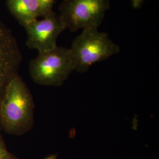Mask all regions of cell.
<instances>
[{
	"label": "cell",
	"instance_id": "30bf717a",
	"mask_svg": "<svg viewBox=\"0 0 159 159\" xmlns=\"http://www.w3.org/2000/svg\"><path fill=\"white\" fill-rule=\"evenodd\" d=\"M0 159H17L11 154L7 152L6 154H4Z\"/></svg>",
	"mask_w": 159,
	"mask_h": 159
},
{
	"label": "cell",
	"instance_id": "7a4b0ae2",
	"mask_svg": "<svg viewBox=\"0 0 159 159\" xmlns=\"http://www.w3.org/2000/svg\"><path fill=\"white\" fill-rule=\"evenodd\" d=\"M98 29L83 30L68 48L74 71L79 73L87 72L94 64L106 60L120 51V46L108 34Z\"/></svg>",
	"mask_w": 159,
	"mask_h": 159
},
{
	"label": "cell",
	"instance_id": "8992f818",
	"mask_svg": "<svg viewBox=\"0 0 159 159\" xmlns=\"http://www.w3.org/2000/svg\"><path fill=\"white\" fill-rule=\"evenodd\" d=\"M22 54L10 29L0 21V107L6 89L18 74Z\"/></svg>",
	"mask_w": 159,
	"mask_h": 159
},
{
	"label": "cell",
	"instance_id": "277c9868",
	"mask_svg": "<svg viewBox=\"0 0 159 159\" xmlns=\"http://www.w3.org/2000/svg\"><path fill=\"white\" fill-rule=\"evenodd\" d=\"M110 7V0H63L59 10L66 29L98 28Z\"/></svg>",
	"mask_w": 159,
	"mask_h": 159
},
{
	"label": "cell",
	"instance_id": "3957f363",
	"mask_svg": "<svg viewBox=\"0 0 159 159\" xmlns=\"http://www.w3.org/2000/svg\"><path fill=\"white\" fill-rule=\"evenodd\" d=\"M73 71L69 48L64 47L40 52L29 64L31 78L39 85L61 86Z\"/></svg>",
	"mask_w": 159,
	"mask_h": 159
},
{
	"label": "cell",
	"instance_id": "5b68a950",
	"mask_svg": "<svg viewBox=\"0 0 159 159\" xmlns=\"http://www.w3.org/2000/svg\"><path fill=\"white\" fill-rule=\"evenodd\" d=\"M27 33L26 45L39 52L55 48L60 34L66 29L59 14L52 11L41 20H35L23 26Z\"/></svg>",
	"mask_w": 159,
	"mask_h": 159
},
{
	"label": "cell",
	"instance_id": "52a82bcc",
	"mask_svg": "<svg viewBox=\"0 0 159 159\" xmlns=\"http://www.w3.org/2000/svg\"><path fill=\"white\" fill-rule=\"evenodd\" d=\"M7 4L10 11L23 26L44 17L37 0H7Z\"/></svg>",
	"mask_w": 159,
	"mask_h": 159
},
{
	"label": "cell",
	"instance_id": "6da1fadb",
	"mask_svg": "<svg viewBox=\"0 0 159 159\" xmlns=\"http://www.w3.org/2000/svg\"><path fill=\"white\" fill-rule=\"evenodd\" d=\"M33 97L23 79L17 75L6 89L0 107V127L8 134L21 135L34 125Z\"/></svg>",
	"mask_w": 159,
	"mask_h": 159
},
{
	"label": "cell",
	"instance_id": "9c48e42d",
	"mask_svg": "<svg viewBox=\"0 0 159 159\" xmlns=\"http://www.w3.org/2000/svg\"><path fill=\"white\" fill-rule=\"evenodd\" d=\"M6 144L0 134V158L7 152Z\"/></svg>",
	"mask_w": 159,
	"mask_h": 159
},
{
	"label": "cell",
	"instance_id": "ba28073f",
	"mask_svg": "<svg viewBox=\"0 0 159 159\" xmlns=\"http://www.w3.org/2000/svg\"><path fill=\"white\" fill-rule=\"evenodd\" d=\"M40 3L44 17L53 11L52 9L56 4V0H37Z\"/></svg>",
	"mask_w": 159,
	"mask_h": 159
}]
</instances>
